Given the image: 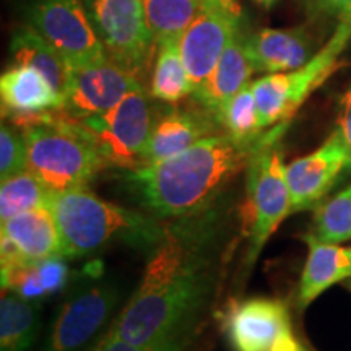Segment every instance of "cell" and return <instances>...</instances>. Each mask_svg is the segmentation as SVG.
Masks as SVG:
<instances>
[{
	"mask_svg": "<svg viewBox=\"0 0 351 351\" xmlns=\"http://www.w3.org/2000/svg\"><path fill=\"white\" fill-rule=\"evenodd\" d=\"M218 223L208 212L165 226L143 276L108 332L148 351H187L218 276Z\"/></svg>",
	"mask_w": 351,
	"mask_h": 351,
	"instance_id": "1",
	"label": "cell"
},
{
	"mask_svg": "<svg viewBox=\"0 0 351 351\" xmlns=\"http://www.w3.org/2000/svg\"><path fill=\"white\" fill-rule=\"evenodd\" d=\"M210 135L168 160L125 171L124 181L138 204L155 218L186 219L207 213L232 179L247 169L261 147Z\"/></svg>",
	"mask_w": 351,
	"mask_h": 351,
	"instance_id": "2",
	"label": "cell"
},
{
	"mask_svg": "<svg viewBox=\"0 0 351 351\" xmlns=\"http://www.w3.org/2000/svg\"><path fill=\"white\" fill-rule=\"evenodd\" d=\"M47 207L67 258L86 257L116 244L153 249L165 232L153 217L103 200L86 189L49 192Z\"/></svg>",
	"mask_w": 351,
	"mask_h": 351,
	"instance_id": "3",
	"label": "cell"
},
{
	"mask_svg": "<svg viewBox=\"0 0 351 351\" xmlns=\"http://www.w3.org/2000/svg\"><path fill=\"white\" fill-rule=\"evenodd\" d=\"M28 148V171L49 192L86 189L108 168L77 121L62 111H47L13 119Z\"/></svg>",
	"mask_w": 351,
	"mask_h": 351,
	"instance_id": "4",
	"label": "cell"
},
{
	"mask_svg": "<svg viewBox=\"0 0 351 351\" xmlns=\"http://www.w3.org/2000/svg\"><path fill=\"white\" fill-rule=\"evenodd\" d=\"M287 125L271 127L247 166V200L243 217L249 239L245 256L249 269L256 265L263 245L291 213V197L285 174L287 165L278 143Z\"/></svg>",
	"mask_w": 351,
	"mask_h": 351,
	"instance_id": "5",
	"label": "cell"
},
{
	"mask_svg": "<svg viewBox=\"0 0 351 351\" xmlns=\"http://www.w3.org/2000/svg\"><path fill=\"white\" fill-rule=\"evenodd\" d=\"M351 41V15L339 21L332 38L302 67L252 82L262 129L288 125L302 103L340 65V56Z\"/></svg>",
	"mask_w": 351,
	"mask_h": 351,
	"instance_id": "6",
	"label": "cell"
},
{
	"mask_svg": "<svg viewBox=\"0 0 351 351\" xmlns=\"http://www.w3.org/2000/svg\"><path fill=\"white\" fill-rule=\"evenodd\" d=\"M75 121L108 168L129 171L143 166L145 150L156 119L142 85L129 91L109 111Z\"/></svg>",
	"mask_w": 351,
	"mask_h": 351,
	"instance_id": "7",
	"label": "cell"
},
{
	"mask_svg": "<svg viewBox=\"0 0 351 351\" xmlns=\"http://www.w3.org/2000/svg\"><path fill=\"white\" fill-rule=\"evenodd\" d=\"M119 300L117 285L96 274L59 307L41 351H82L106 327Z\"/></svg>",
	"mask_w": 351,
	"mask_h": 351,
	"instance_id": "8",
	"label": "cell"
},
{
	"mask_svg": "<svg viewBox=\"0 0 351 351\" xmlns=\"http://www.w3.org/2000/svg\"><path fill=\"white\" fill-rule=\"evenodd\" d=\"M85 3L109 59L140 82L156 47L142 0H85Z\"/></svg>",
	"mask_w": 351,
	"mask_h": 351,
	"instance_id": "9",
	"label": "cell"
},
{
	"mask_svg": "<svg viewBox=\"0 0 351 351\" xmlns=\"http://www.w3.org/2000/svg\"><path fill=\"white\" fill-rule=\"evenodd\" d=\"M29 21V26L54 46L67 65L108 57L85 0H34Z\"/></svg>",
	"mask_w": 351,
	"mask_h": 351,
	"instance_id": "10",
	"label": "cell"
},
{
	"mask_svg": "<svg viewBox=\"0 0 351 351\" xmlns=\"http://www.w3.org/2000/svg\"><path fill=\"white\" fill-rule=\"evenodd\" d=\"M142 85L109 57L95 62L67 65L64 106L72 119L98 116L116 106L129 91Z\"/></svg>",
	"mask_w": 351,
	"mask_h": 351,
	"instance_id": "11",
	"label": "cell"
},
{
	"mask_svg": "<svg viewBox=\"0 0 351 351\" xmlns=\"http://www.w3.org/2000/svg\"><path fill=\"white\" fill-rule=\"evenodd\" d=\"M348 169L351 155L335 129L317 150L287 165L285 174L291 197V213L317 208Z\"/></svg>",
	"mask_w": 351,
	"mask_h": 351,
	"instance_id": "12",
	"label": "cell"
},
{
	"mask_svg": "<svg viewBox=\"0 0 351 351\" xmlns=\"http://www.w3.org/2000/svg\"><path fill=\"white\" fill-rule=\"evenodd\" d=\"M221 328L232 351H271L278 337L291 328V317L283 301L256 296L232 301Z\"/></svg>",
	"mask_w": 351,
	"mask_h": 351,
	"instance_id": "13",
	"label": "cell"
},
{
	"mask_svg": "<svg viewBox=\"0 0 351 351\" xmlns=\"http://www.w3.org/2000/svg\"><path fill=\"white\" fill-rule=\"evenodd\" d=\"M239 32V21L202 2L195 19L179 38V49L194 88L192 95L207 83L219 57Z\"/></svg>",
	"mask_w": 351,
	"mask_h": 351,
	"instance_id": "14",
	"label": "cell"
},
{
	"mask_svg": "<svg viewBox=\"0 0 351 351\" xmlns=\"http://www.w3.org/2000/svg\"><path fill=\"white\" fill-rule=\"evenodd\" d=\"M0 251V267L28 265L62 256L59 230L47 204L2 221Z\"/></svg>",
	"mask_w": 351,
	"mask_h": 351,
	"instance_id": "15",
	"label": "cell"
},
{
	"mask_svg": "<svg viewBox=\"0 0 351 351\" xmlns=\"http://www.w3.org/2000/svg\"><path fill=\"white\" fill-rule=\"evenodd\" d=\"M217 117L205 108H174L155 121L143 156V166L168 160L186 152L202 138L219 134ZM223 130V129H221Z\"/></svg>",
	"mask_w": 351,
	"mask_h": 351,
	"instance_id": "16",
	"label": "cell"
},
{
	"mask_svg": "<svg viewBox=\"0 0 351 351\" xmlns=\"http://www.w3.org/2000/svg\"><path fill=\"white\" fill-rule=\"evenodd\" d=\"M245 54L254 72L283 73L304 65L315 52L313 38L302 28H263L244 36Z\"/></svg>",
	"mask_w": 351,
	"mask_h": 351,
	"instance_id": "17",
	"label": "cell"
},
{
	"mask_svg": "<svg viewBox=\"0 0 351 351\" xmlns=\"http://www.w3.org/2000/svg\"><path fill=\"white\" fill-rule=\"evenodd\" d=\"M2 114L8 119L34 116L47 111H60L64 98L54 85L29 65L15 64L0 77Z\"/></svg>",
	"mask_w": 351,
	"mask_h": 351,
	"instance_id": "18",
	"label": "cell"
},
{
	"mask_svg": "<svg viewBox=\"0 0 351 351\" xmlns=\"http://www.w3.org/2000/svg\"><path fill=\"white\" fill-rule=\"evenodd\" d=\"M302 239L309 247V256L301 274L298 306L304 309L332 285L351 278V247L324 243L313 232Z\"/></svg>",
	"mask_w": 351,
	"mask_h": 351,
	"instance_id": "19",
	"label": "cell"
},
{
	"mask_svg": "<svg viewBox=\"0 0 351 351\" xmlns=\"http://www.w3.org/2000/svg\"><path fill=\"white\" fill-rule=\"evenodd\" d=\"M252 73V64L245 54L244 34L239 32L219 57L217 67L213 69L207 83L192 96L199 101L202 108L217 117L219 109L225 106L232 96L239 93L244 86L251 85Z\"/></svg>",
	"mask_w": 351,
	"mask_h": 351,
	"instance_id": "20",
	"label": "cell"
},
{
	"mask_svg": "<svg viewBox=\"0 0 351 351\" xmlns=\"http://www.w3.org/2000/svg\"><path fill=\"white\" fill-rule=\"evenodd\" d=\"M10 52L15 64L38 69L60 95L64 93L67 82V62L36 29L32 26H20L12 36Z\"/></svg>",
	"mask_w": 351,
	"mask_h": 351,
	"instance_id": "21",
	"label": "cell"
},
{
	"mask_svg": "<svg viewBox=\"0 0 351 351\" xmlns=\"http://www.w3.org/2000/svg\"><path fill=\"white\" fill-rule=\"evenodd\" d=\"M41 315L39 306L12 291L0 301V351H29L36 341Z\"/></svg>",
	"mask_w": 351,
	"mask_h": 351,
	"instance_id": "22",
	"label": "cell"
},
{
	"mask_svg": "<svg viewBox=\"0 0 351 351\" xmlns=\"http://www.w3.org/2000/svg\"><path fill=\"white\" fill-rule=\"evenodd\" d=\"M150 91L153 98L169 104L179 103L194 91L179 49V39H168L156 46Z\"/></svg>",
	"mask_w": 351,
	"mask_h": 351,
	"instance_id": "23",
	"label": "cell"
},
{
	"mask_svg": "<svg viewBox=\"0 0 351 351\" xmlns=\"http://www.w3.org/2000/svg\"><path fill=\"white\" fill-rule=\"evenodd\" d=\"M143 15L156 46L179 39L202 7V0H142Z\"/></svg>",
	"mask_w": 351,
	"mask_h": 351,
	"instance_id": "24",
	"label": "cell"
},
{
	"mask_svg": "<svg viewBox=\"0 0 351 351\" xmlns=\"http://www.w3.org/2000/svg\"><path fill=\"white\" fill-rule=\"evenodd\" d=\"M217 119L225 134L244 145H256L263 137L252 83L244 86L219 109Z\"/></svg>",
	"mask_w": 351,
	"mask_h": 351,
	"instance_id": "25",
	"label": "cell"
},
{
	"mask_svg": "<svg viewBox=\"0 0 351 351\" xmlns=\"http://www.w3.org/2000/svg\"><path fill=\"white\" fill-rule=\"evenodd\" d=\"M313 234L328 244L351 239V184L315 208Z\"/></svg>",
	"mask_w": 351,
	"mask_h": 351,
	"instance_id": "26",
	"label": "cell"
},
{
	"mask_svg": "<svg viewBox=\"0 0 351 351\" xmlns=\"http://www.w3.org/2000/svg\"><path fill=\"white\" fill-rule=\"evenodd\" d=\"M49 191L32 171H25L19 176L2 181L0 187V219L7 221L28 210H33L47 204Z\"/></svg>",
	"mask_w": 351,
	"mask_h": 351,
	"instance_id": "27",
	"label": "cell"
},
{
	"mask_svg": "<svg viewBox=\"0 0 351 351\" xmlns=\"http://www.w3.org/2000/svg\"><path fill=\"white\" fill-rule=\"evenodd\" d=\"M28 171V148L23 132L2 122L0 127V179H7Z\"/></svg>",
	"mask_w": 351,
	"mask_h": 351,
	"instance_id": "28",
	"label": "cell"
},
{
	"mask_svg": "<svg viewBox=\"0 0 351 351\" xmlns=\"http://www.w3.org/2000/svg\"><path fill=\"white\" fill-rule=\"evenodd\" d=\"M65 258L67 257L56 256L34 263L39 283H41L46 298L62 291L67 287L70 280V269Z\"/></svg>",
	"mask_w": 351,
	"mask_h": 351,
	"instance_id": "29",
	"label": "cell"
},
{
	"mask_svg": "<svg viewBox=\"0 0 351 351\" xmlns=\"http://www.w3.org/2000/svg\"><path fill=\"white\" fill-rule=\"evenodd\" d=\"M314 15L341 20L351 15V0H306Z\"/></svg>",
	"mask_w": 351,
	"mask_h": 351,
	"instance_id": "30",
	"label": "cell"
},
{
	"mask_svg": "<svg viewBox=\"0 0 351 351\" xmlns=\"http://www.w3.org/2000/svg\"><path fill=\"white\" fill-rule=\"evenodd\" d=\"M337 130L340 132V135L343 137V142L348 147V152L351 155V85L341 99L340 104V112H339V121H337Z\"/></svg>",
	"mask_w": 351,
	"mask_h": 351,
	"instance_id": "31",
	"label": "cell"
},
{
	"mask_svg": "<svg viewBox=\"0 0 351 351\" xmlns=\"http://www.w3.org/2000/svg\"><path fill=\"white\" fill-rule=\"evenodd\" d=\"M88 351H148V350L140 348L137 345H132L129 341L112 335L111 332H106Z\"/></svg>",
	"mask_w": 351,
	"mask_h": 351,
	"instance_id": "32",
	"label": "cell"
},
{
	"mask_svg": "<svg viewBox=\"0 0 351 351\" xmlns=\"http://www.w3.org/2000/svg\"><path fill=\"white\" fill-rule=\"evenodd\" d=\"M202 2L218 8L219 12L226 13L228 16H231L232 20L239 21L241 23V19H243V8H241L238 0H202Z\"/></svg>",
	"mask_w": 351,
	"mask_h": 351,
	"instance_id": "33",
	"label": "cell"
},
{
	"mask_svg": "<svg viewBox=\"0 0 351 351\" xmlns=\"http://www.w3.org/2000/svg\"><path fill=\"white\" fill-rule=\"evenodd\" d=\"M271 351H307V350L304 348V345H302L301 341L293 335L291 328H289V330L283 332L282 335L278 337V340L275 341Z\"/></svg>",
	"mask_w": 351,
	"mask_h": 351,
	"instance_id": "34",
	"label": "cell"
},
{
	"mask_svg": "<svg viewBox=\"0 0 351 351\" xmlns=\"http://www.w3.org/2000/svg\"><path fill=\"white\" fill-rule=\"evenodd\" d=\"M256 2H258V3H261V5H263V7H270L271 3L275 2V0H256Z\"/></svg>",
	"mask_w": 351,
	"mask_h": 351,
	"instance_id": "35",
	"label": "cell"
},
{
	"mask_svg": "<svg viewBox=\"0 0 351 351\" xmlns=\"http://www.w3.org/2000/svg\"><path fill=\"white\" fill-rule=\"evenodd\" d=\"M348 288L351 289V278H350V282H348Z\"/></svg>",
	"mask_w": 351,
	"mask_h": 351,
	"instance_id": "36",
	"label": "cell"
}]
</instances>
